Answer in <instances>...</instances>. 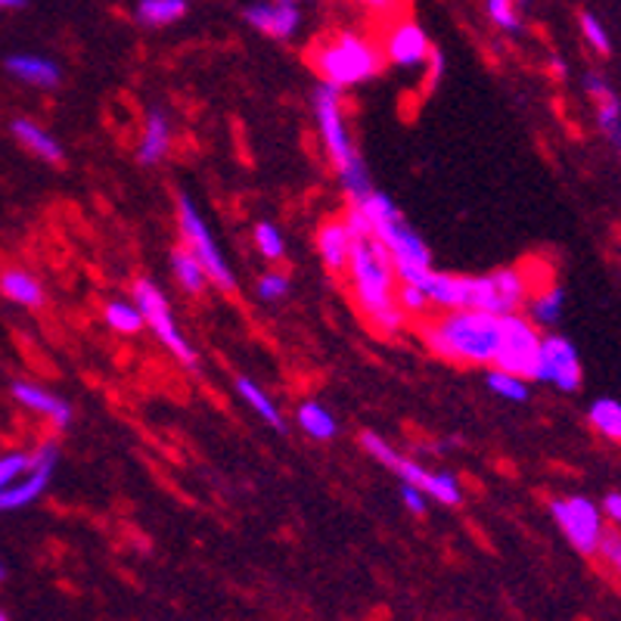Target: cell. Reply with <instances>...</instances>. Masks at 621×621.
<instances>
[{
  "mask_svg": "<svg viewBox=\"0 0 621 621\" xmlns=\"http://www.w3.org/2000/svg\"><path fill=\"white\" fill-rule=\"evenodd\" d=\"M354 298L370 324L386 336H395L408 327V314L398 305V273L391 255L379 239H358L351 243L349 268Z\"/></svg>",
  "mask_w": 621,
  "mask_h": 621,
  "instance_id": "cell-1",
  "label": "cell"
},
{
  "mask_svg": "<svg viewBox=\"0 0 621 621\" xmlns=\"http://www.w3.org/2000/svg\"><path fill=\"white\" fill-rule=\"evenodd\" d=\"M420 339L426 349L450 361V364H479L485 367L494 361L497 339H501V317L488 310H445L442 317L426 320L420 327Z\"/></svg>",
  "mask_w": 621,
  "mask_h": 621,
  "instance_id": "cell-2",
  "label": "cell"
},
{
  "mask_svg": "<svg viewBox=\"0 0 621 621\" xmlns=\"http://www.w3.org/2000/svg\"><path fill=\"white\" fill-rule=\"evenodd\" d=\"M308 59L320 81L339 87V91H349V87H358L370 78H376L386 62L383 47H376L367 35H358V32L327 35L310 47Z\"/></svg>",
  "mask_w": 621,
  "mask_h": 621,
  "instance_id": "cell-3",
  "label": "cell"
},
{
  "mask_svg": "<svg viewBox=\"0 0 621 621\" xmlns=\"http://www.w3.org/2000/svg\"><path fill=\"white\" fill-rule=\"evenodd\" d=\"M177 224H180V236H184V249L194 253V258L206 268V273H209V280H212L214 286L231 292L233 286H236V277H233L224 253L218 249L209 224L202 221V214L196 212L194 199L187 194L177 196Z\"/></svg>",
  "mask_w": 621,
  "mask_h": 621,
  "instance_id": "cell-4",
  "label": "cell"
},
{
  "mask_svg": "<svg viewBox=\"0 0 621 621\" xmlns=\"http://www.w3.org/2000/svg\"><path fill=\"white\" fill-rule=\"evenodd\" d=\"M538 354H541V336L535 330V324L525 314H504L501 317V339L494 351V367L506 370L513 376L535 379L538 370Z\"/></svg>",
  "mask_w": 621,
  "mask_h": 621,
  "instance_id": "cell-5",
  "label": "cell"
},
{
  "mask_svg": "<svg viewBox=\"0 0 621 621\" xmlns=\"http://www.w3.org/2000/svg\"><path fill=\"white\" fill-rule=\"evenodd\" d=\"M134 305L140 308V314H143V324L155 332V339H159L165 349L172 351L184 367L196 370L194 345L187 342V336H184V332L177 330L175 317H172V308H168V298H165V292L159 290L153 280H137Z\"/></svg>",
  "mask_w": 621,
  "mask_h": 621,
  "instance_id": "cell-6",
  "label": "cell"
},
{
  "mask_svg": "<svg viewBox=\"0 0 621 621\" xmlns=\"http://www.w3.org/2000/svg\"><path fill=\"white\" fill-rule=\"evenodd\" d=\"M310 106H314L317 128H320V137H324V150L330 155L332 168L339 172L342 165H349L351 155L358 153V150L351 147L345 116H342V91L320 81V84L314 87V94H310Z\"/></svg>",
  "mask_w": 621,
  "mask_h": 621,
  "instance_id": "cell-7",
  "label": "cell"
},
{
  "mask_svg": "<svg viewBox=\"0 0 621 621\" xmlns=\"http://www.w3.org/2000/svg\"><path fill=\"white\" fill-rule=\"evenodd\" d=\"M550 513H553L556 525L563 528L565 541L572 543L578 553L590 556V553L600 550L602 535H606L600 506L590 504L587 497H560V501L550 504Z\"/></svg>",
  "mask_w": 621,
  "mask_h": 621,
  "instance_id": "cell-8",
  "label": "cell"
},
{
  "mask_svg": "<svg viewBox=\"0 0 621 621\" xmlns=\"http://www.w3.org/2000/svg\"><path fill=\"white\" fill-rule=\"evenodd\" d=\"M59 464V447L57 442H44V445L32 454V466L28 472L20 476L13 485L0 488V513H13V509H25L28 504H35L40 494L50 485V476Z\"/></svg>",
  "mask_w": 621,
  "mask_h": 621,
  "instance_id": "cell-9",
  "label": "cell"
},
{
  "mask_svg": "<svg viewBox=\"0 0 621 621\" xmlns=\"http://www.w3.org/2000/svg\"><path fill=\"white\" fill-rule=\"evenodd\" d=\"M535 383H550V386L575 391L582 386V361L572 342H565L563 336H547L541 339V354H538V370H535Z\"/></svg>",
  "mask_w": 621,
  "mask_h": 621,
  "instance_id": "cell-10",
  "label": "cell"
},
{
  "mask_svg": "<svg viewBox=\"0 0 621 621\" xmlns=\"http://www.w3.org/2000/svg\"><path fill=\"white\" fill-rule=\"evenodd\" d=\"M373 239H379L391 255V265H420V268H432V253L423 243V236L410 227L405 214L386 218L383 224L373 227Z\"/></svg>",
  "mask_w": 621,
  "mask_h": 621,
  "instance_id": "cell-11",
  "label": "cell"
},
{
  "mask_svg": "<svg viewBox=\"0 0 621 621\" xmlns=\"http://www.w3.org/2000/svg\"><path fill=\"white\" fill-rule=\"evenodd\" d=\"M429 54H432L429 35L410 20L391 25L383 40V57H388V62L398 69H420L429 62Z\"/></svg>",
  "mask_w": 621,
  "mask_h": 621,
  "instance_id": "cell-12",
  "label": "cell"
},
{
  "mask_svg": "<svg viewBox=\"0 0 621 621\" xmlns=\"http://www.w3.org/2000/svg\"><path fill=\"white\" fill-rule=\"evenodd\" d=\"M246 22L271 38L286 40L302 28V10L290 3H253L246 10Z\"/></svg>",
  "mask_w": 621,
  "mask_h": 621,
  "instance_id": "cell-13",
  "label": "cell"
},
{
  "mask_svg": "<svg viewBox=\"0 0 621 621\" xmlns=\"http://www.w3.org/2000/svg\"><path fill=\"white\" fill-rule=\"evenodd\" d=\"M13 398L20 401L22 408L35 410L40 417H47L50 423L57 429H69L72 426V408L57 398L54 391H47V388L35 386V383H13Z\"/></svg>",
  "mask_w": 621,
  "mask_h": 621,
  "instance_id": "cell-14",
  "label": "cell"
},
{
  "mask_svg": "<svg viewBox=\"0 0 621 621\" xmlns=\"http://www.w3.org/2000/svg\"><path fill=\"white\" fill-rule=\"evenodd\" d=\"M488 277H491V286H494V314L497 317L516 314L528 302L531 280L519 268H501V271H491Z\"/></svg>",
  "mask_w": 621,
  "mask_h": 621,
  "instance_id": "cell-15",
  "label": "cell"
},
{
  "mask_svg": "<svg viewBox=\"0 0 621 621\" xmlns=\"http://www.w3.org/2000/svg\"><path fill=\"white\" fill-rule=\"evenodd\" d=\"M172 150V125H168V116L162 109H153L147 116V125H143V140L137 147V162L140 165H159L165 155Z\"/></svg>",
  "mask_w": 621,
  "mask_h": 621,
  "instance_id": "cell-16",
  "label": "cell"
},
{
  "mask_svg": "<svg viewBox=\"0 0 621 621\" xmlns=\"http://www.w3.org/2000/svg\"><path fill=\"white\" fill-rule=\"evenodd\" d=\"M7 72L32 87H57L62 81L57 62L47 57H35V54H13L7 59Z\"/></svg>",
  "mask_w": 621,
  "mask_h": 621,
  "instance_id": "cell-17",
  "label": "cell"
},
{
  "mask_svg": "<svg viewBox=\"0 0 621 621\" xmlns=\"http://www.w3.org/2000/svg\"><path fill=\"white\" fill-rule=\"evenodd\" d=\"M351 239L349 231L342 227V221H327L320 231H317V249H320V258L327 265L330 273H345L349 268V255H351Z\"/></svg>",
  "mask_w": 621,
  "mask_h": 621,
  "instance_id": "cell-18",
  "label": "cell"
},
{
  "mask_svg": "<svg viewBox=\"0 0 621 621\" xmlns=\"http://www.w3.org/2000/svg\"><path fill=\"white\" fill-rule=\"evenodd\" d=\"M0 292L22 308H40L44 305V286L38 283V277H32L22 268H7L0 271Z\"/></svg>",
  "mask_w": 621,
  "mask_h": 621,
  "instance_id": "cell-19",
  "label": "cell"
},
{
  "mask_svg": "<svg viewBox=\"0 0 621 621\" xmlns=\"http://www.w3.org/2000/svg\"><path fill=\"white\" fill-rule=\"evenodd\" d=\"M13 137L20 140L28 153H35L50 165L62 162V147L57 143V137H50V131H44L40 125L28 121V118H13Z\"/></svg>",
  "mask_w": 621,
  "mask_h": 621,
  "instance_id": "cell-20",
  "label": "cell"
},
{
  "mask_svg": "<svg viewBox=\"0 0 621 621\" xmlns=\"http://www.w3.org/2000/svg\"><path fill=\"white\" fill-rule=\"evenodd\" d=\"M236 391L243 395V401H246V405H249V408H253L268 426L277 429V432H286L283 413H280V408L273 405V398L265 391V388L255 386L253 379H246V376H239V379H236Z\"/></svg>",
  "mask_w": 621,
  "mask_h": 621,
  "instance_id": "cell-21",
  "label": "cell"
},
{
  "mask_svg": "<svg viewBox=\"0 0 621 621\" xmlns=\"http://www.w3.org/2000/svg\"><path fill=\"white\" fill-rule=\"evenodd\" d=\"M457 308L494 314V286L491 277H457Z\"/></svg>",
  "mask_w": 621,
  "mask_h": 621,
  "instance_id": "cell-22",
  "label": "cell"
},
{
  "mask_svg": "<svg viewBox=\"0 0 621 621\" xmlns=\"http://www.w3.org/2000/svg\"><path fill=\"white\" fill-rule=\"evenodd\" d=\"M565 305V292L560 286H547L538 295H528L525 308H528V320L531 324H541V327H550L560 320Z\"/></svg>",
  "mask_w": 621,
  "mask_h": 621,
  "instance_id": "cell-23",
  "label": "cell"
},
{
  "mask_svg": "<svg viewBox=\"0 0 621 621\" xmlns=\"http://www.w3.org/2000/svg\"><path fill=\"white\" fill-rule=\"evenodd\" d=\"M298 426L305 435L310 438H317V442H330L336 438V432H339V423L332 420V413L324 405H317V401H305L302 408H298Z\"/></svg>",
  "mask_w": 621,
  "mask_h": 621,
  "instance_id": "cell-24",
  "label": "cell"
},
{
  "mask_svg": "<svg viewBox=\"0 0 621 621\" xmlns=\"http://www.w3.org/2000/svg\"><path fill=\"white\" fill-rule=\"evenodd\" d=\"M184 16H187V0H140L137 3V20L153 28L172 25Z\"/></svg>",
  "mask_w": 621,
  "mask_h": 621,
  "instance_id": "cell-25",
  "label": "cell"
},
{
  "mask_svg": "<svg viewBox=\"0 0 621 621\" xmlns=\"http://www.w3.org/2000/svg\"><path fill=\"white\" fill-rule=\"evenodd\" d=\"M172 271H175L177 283L187 292H194V295H199V292L206 290V283H209V273L196 261L190 249H175L172 253Z\"/></svg>",
  "mask_w": 621,
  "mask_h": 621,
  "instance_id": "cell-26",
  "label": "cell"
},
{
  "mask_svg": "<svg viewBox=\"0 0 621 621\" xmlns=\"http://www.w3.org/2000/svg\"><path fill=\"white\" fill-rule=\"evenodd\" d=\"M590 426L597 429L600 435L612 438V442H621V401L616 398H600L590 405Z\"/></svg>",
  "mask_w": 621,
  "mask_h": 621,
  "instance_id": "cell-27",
  "label": "cell"
},
{
  "mask_svg": "<svg viewBox=\"0 0 621 621\" xmlns=\"http://www.w3.org/2000/svg\"><path fill=\"white\" fill-rule=\"evenodd\" d=\"M103 317H106V324L116 332H121V336H134V332L147 327V324H143V314H140L134 302H109L106 310H103Z\"/></svg>",
  "mask_w": 621,
  "mask_h": 621,
  "instance_id": "cell-28",
  "label": "cell"
},
{
  "mask_svg": "<svg viewBox=\"0 0 621 621\" xmlns=\"http://www.w3.org/2000/svg\"><path fill=\"white\" fill-rule=\"evenodd\" d=\"M339 180H342V187H345L351 202H358L361 196H367L370 190H373V180H370V172L367 165H364V159H361V153L351 155L349 165L339 168Z\"/></svg>",
  "mask_w": 621,
  "mask_h": 621,
  "instance_id": "cell-29",
  "label": "cell"
},
{
  "mask_svg": "<svg viewBox=\"0 0 621 621\" xmlns=\"http://www.w3.org/2000/svg\"><path fill=\"white\" fill-rule=\"evenodd\" d=\"M528 0H485L488 16L497 28H504L509 35H519L523 32V7Z\"/></svg>",
  "mask_w": 621,
  "mask_h": 621,
  "instance_id": "cell-30",
  "label": "cell"
},
{
  "mask_svg": "<svg viewBox=\"0 0 621 621\" xmlns=\"http://www.w3.org/2000/svg\"><path fill=\"white\" fill-rule=\"evenodd\" d=\"M488 388H491L494 395L506 398V401H516V405L528 401V379L513 376V373H506V370H491V373H488Z\"/></svg>",
  "mask_w": 621,
  "mask_h": 621,
  "instance_id": "cell-31",
  "label": "cell"
},
{
  "mask_svg": "<svg viewBox=\"0 0 621 621\" xmlns=\"http://www.w3.org/2000/svg\"><path fill=\"white\" fill-rule=\"evenodd\" d=\"M255 246H258L261 258H268V261H280L286 255V239H283L280 227L271 224V221H261L255 227Z\"/></svg>",
  "mask_w": 621,
  "mask_h": 621,
  "instance_id": "cell-32",
  "label": "cell"
},
{
  "mask_svg": "<svg viewBox=\"0 0 621 621\" xmlns=\"http://www.w3.org/2000/svg\"><path fill=\"white\" fill-rule=\"evenodd\" d=\"M426 497H432L435 504L457 506L464 501V491H460V482L450 472H432V485H429Z\"/></svg>",
  "mask_w": 621,
  "mask_h": 621,
  "instance_id": "cell-33",
  "label": "cell"
},
{
  "mask_svg": "<svg viewBox=\"0 0 621 621\" xmlns=\"http://www.w3.org/2000/svg\"><path fill=\"white\" fill-rule=\"evenodd\" d=\"M395 292H398V305H401V310H405L408 317H420V314H426L429 310L426 292L420 290V286L398 280V290Z\"/></svg>",
  "mask_w": 621,
  "mask_h": 621,
  "instance_id": "cell-34",
  "label": "cell"
},
{
  "mask_svg": "<svg viewBox=\"0 0 621 621\" xmlns=\"http://www.w3.org/2000/svg\"><path fill=\"white\" fill-rule=\"evenodd\" d=\"M290 295V277L286 273H265L258 280V298L261 302H283Z\"/></svg>",
  "mask_w": 621,
  "mask_h": 621,
  "instance_id": "cell-35",
  "label": "cell"
},
{
  "mask_svg": "<svg viewBox=\"0 0 621 621\" xmlns=\"http://www.w3.org/2000/svg\"><path fill=\"white\" fill-rule=\"evenodd\" d=\"M361 445H364V450H367V454L373 457V460H376V464L388 466V469H391V466H395V460L401 457V454H398L395 447L388 445L383 435H376V432H367V435L361 438Z\"/></svg>",
  "mask_w": 621,
  "mask_h": 621,
  "instance_id": "cell-36",
  "label": "cell"
},
{
  "mask_svg": "<svg viewBox=\"0 0 621 621\" xmlns=\"http://www.w3.org/2000/svg\"><path fill=\"white\" fill-rule=\"evenodd\" d=\"M28 466H32L28 454H7V457H0V488L13 485L20 476L28 472Z\"/></svg>",
  "mask_w": 621,
  "mask_h": 621,
  "instance_id": "cell-37",
  "label": "cell"
},
{
  "mask_svg": "<svg viewBox=\"0 0 621 621\" xmlns=\"http://www.w3.org/2000/svg\"><path fill=\"white\" fill-rule=\"evenodd\" d=\"M582 32L584 38H587V44L597 50V54H609L612 50V40H609V35H606V28L600 25V20L597 16H590V13H582Z\"/></svg>",
  "mask_w": 621,
  "mask_h": 621,
  "instance_id": "cell-38",
  "label": "cell"
},
{
  "mask_svg": "<svg viewBox=\"0 0 621 621\" xmlns=\"http://www.w3.org/2000/svg\"><path fill=\"white\" fill-rule=\"evenodd\" d=\"M339 221H342V227L349 231V236L354 239V243H358V239H373V227H370L367 214L361 212V209H358L354 202H351L349 212L342 214Z\"/></svg>",
  "mask_w": 621,
  "mask_h": 621,
  "instance_id": "cell-39",
  "label": "cell"
},
{
  "mask_svg": "<svg viewBox=\"0 0 621 621\" xmlns=\"http://www.w3.org/2000/svg\"><path fill=\"white\" fill-rule=\"evenodd\" d=\"M600 103V113H597V125H600L602 134L616 131L621 125V103L616 94H606V97L597 99Z\"/></svg>",
  "mask_w": 621,
  "mask_h": 621,
  "instance_id": "cell-40",
  "label": "cell"
},
{
  "mask_svg": "<svg viewBox=\"0 0 621 621\" xmlns=\"http://www.w3.org/2000/svg\"><path fill=\"white\" fill-rule=\"evenodd\" d=\"M597 553H602V560L612 565V572L621 578V538L616 531H606V535H602Z\"/></svg>",
  "mask_w": 621,
  "mask_h": 621,
  "instance_id": "cell-41",
  "label": "cell"
},
{
  "mask_svg": "<svg viewBox=\"0 0 621 621\" xmlns=\"http://www.w3.org/2000/svg\"><path fill=\"white\" fill-rule=\"evenodd\" d=\"M401 501H405V506H408L410 513H417V516L426 513V494H423L420 488L401 485Z\"/></svg>",
  "mask_w": 621,
  "mask_h": 621,
  "instance_id": "cell-42",
  "label": "cell"
},
{
  "mask_svg": "<svg viewBox=\"0 0 621 621\" xmlns=\"http://www.w3.org/2000/svg\"><path fill=\"white\" fill-rule=\"evenodd\" d=\"M600 513H606L612 523L621 525V491H609L606 497H602V509Z\"/></svg>",
  "mask_w": 621,
  "mask_h": 621,
  "instance_id": "cell-43",
  "label": "cell"
},
{
  "mask_svg": "<svg viewBox=\"0 0 621 621\" xmlns=\"http://www.w3.org/2000/svg\"><path fill=\"white\" fill-rule=\"evenodd\" d=\"M426 66H429V84H438L442 75H445V54H442V50H432Z\"/></svg>",
  "mask_w": 621,
  "mask_h": 621,
  "instance_id": "cell-44",
  "label": "cell"
},
{
  "mask_svg": "<svg viewBox=\"0 0 621 621\" xmlns=\"http://www.w3.org/2000/svg\"><path fill=\"white\" fill-rule=\"evenodd\" d=\"M584 84H587V91L594 94V99H600V97H606V94H612L609 91V81L602 75H597V72H590V75L584 78Z\"/></svg>",
  "mask_w": 621,
  "mask_h": 621,
  "instance_id": "cell-45",
  "label": "cell"
},
{
  "mask_svg": "<svg viewBox=\"0 0 621 621\" xmlns=\"http://www.w3.org/2000/svg\"><path fill=\"white\" fill-rule=\"evenodd\" d=\"M367 10H373V13H386V10H391L395 7V0H361Z\"/></svg>",
  "mask_w": 621,
  "mask_h": 621,
  "instance_id": "cell-46",
  "label": "cell"
},
{
  "mask_svg": "<svg viewBox=\"0 0 621 621\" xmlns=\"http://www.w3.org/2000/svg\"><path fill=\"white\" fill-rule=\"evenodd\" d=\"M28 0H0V10H25Z\"/></svg>",
  "mask_w": 621,
  "mask_h": 621,
  "instance_id": "cell-47",
  "label": "cell"
},
{
  "mask_svg": "<svg viewBox=\"0 0 621 621\" xmlns=\"http://www.w3.org/2000/svg\"><path fill=\"white\" fill-rule=\"evenodd\" d=\"M606 137H609V143L616 147V153L621 155V125H619V128H616V131H609V134H606Z\"/></svg>",
  "mask_w": 621,
  "mask_h": 621,
  "instance_id": "cell-48",
  "label": "cell"
},
{
  "mask_svg": "<svg viewBox=\"0 0 621 621\" xmlns=\"http://www.w3.org/2000/svg\"><path fill=\"white\" fill-rule=\"evenodd\" d=\"M7 578H10V569H7V563L0 560V584L7 582Z\"/></svg>",
  "mask_w": 621,
  "mask_h": 621,
  "instance_id": "cell-49",
  "label": "cell"
},
{
  "mask_svg": "<svg viewBox=\"0 0 621 621\" xmlns=\"http://www.w3.org/2000/svg\"><path fill=\"white\" fill-rule=\"evenodd\" d=\"M273 3H290V7H298V0H273Z\"/></svg>",
  "mask_w": 621,
  "mask_h": 621,
  "instance_id": "cell-50",
  "label": "cell"
},
{
  "mask_svg": "<svg viewBox=\"0 0 621 621\" xmlns=\"http://www.w3.org/2000/svg\"><path fill=\"white\" fill-rule=\"evenodd\" d=\"M0 621H13V619H10V612H3V609H0Z\"/></svg>",
  "mask_w": 621,
  "mask_h": 621,
  "instance_id": "cell-51",
  "label": "cell"
}]
</instances>
